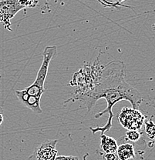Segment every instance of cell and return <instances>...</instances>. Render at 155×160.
<instances>
[{
    "label": "cell",
    "instance_id": "obj_1",
    "mask_svg": "<svg viewBox=\"0 0 155 160\" xmlns=\"http://www.w3.org/2000/svg\"><path fill=\"white\" fill-rule=\"evenodd\" d=\"M125 76L126 66L122 61H112L103 65L102 76L98 84L90 92L79 100L89 112L93 109L98 100L101 99L106 100V108L96 113L95 118L99 119L108 113L107 122L103 126L90 128L93 134L96 132L104 134L112 128L113 118L114 117L113 107L120 101H128L134 109H138L142 102L143 99L140 92L127 82Z\"/></svg>",
    "mask_w": 155,
    "mask_h": 160
},
{
    "label": "cell",
    "instance_id": "obj_2",
    "mask_svg": "<svg viewBox=\"0 0 155 160\" xmlns=\"http://www.w3.org/2000/svg\"><path fill=\"white\" fill-rule=\"evenodd\" d=\"M56 54V46H46L43 52V62L35 81L28 87L15 92L19 102L36 114H41L43 112L40 106V99L43 92L46 91L44 83L48 74L49 63Z\"/></svg>",
    "mask_w": 155,
    "mask_h": 160
},
{
    "label": "cell",
    "instance_id": "obj_3",
    "mask_svg": "<svg viewBox=\"0 0 155 160\" xmlns=\"http://www.w3.org/2000/svg\"><path fill=\"white\" fill-rule=\"evenodd\" d=\"M103 65L101 64L100 56L93 62H85L82 68L73 74L70 85L75 87L73 96L65 103L75 100L79 101L83 96L90 92L101 79Z\"/></svg>",
    "mask_w": 155,
    "mask_h": 160
},
{
    "label": "cell",
    "instance_id": "obj_4",
    "mask_svg": "<svg viewBox=\"0 0 155 160\" xmlns=\"http://www.w3.org/2000/svg\"><path fill=\"white\" fill-rule=\"evenodd\" d=\"M147 117L138 109L124 107L118 116L121 126L127 130H139L141 129Z\"/></svg>",
    "mask_w": 155,
    "mask_h": 160
},
{
    "label": "cell",
    "instance_id": "obj_5",
    "mask_svg": "<svg viewBox=\"0 0 155 160\" xmlns=\"http://www.w3.org/2000/svg\"><path fill=\"white\" fill-rule=\"evenodd\" d=\"M25 8L22 6L18 0H0V23L5 29L11 32V20L21 10Z\"/></svg>",
    "mask_w": 155,
    "mask_h": 160
},
{
    "label": "cell",
    "instance_id": "obj_6",
    "mask_svg": "<svg viewBox=\"0 0 155 160\" xmlns=\"http://www.w3.org/2000/svg\"><path fill=\"white\" fill-rule=\"evenodd\" d=\"M58 140H45L36 148L28 160H54L57 156Z\"/></svg>",
    "mask_w": 155,
    "mask_h": 160
},
{
    "label": "cell",
    "instance_id": "obj_7",
    "mask_svg": "<svg viewBox=\"0 0 155 160\" xmlns=\"http://www.w3.org/2000/svg\"><path fill=\"white\" fill-rule=\"evenodd\" d=\"M119 160H130L135 159L134 147L131 143L121 144L117 147L116 152Z\"/></svg>",
    "mask_w": 155,
    "mask_h": 160
},
{
    "label": "cell",
    "instance_id": "obj_8",
    "mask_svg": "<svg viewBox=\"0 0 155 160\" xmlns=\"http://www.w3.org/2000/svg\"><path fill=\"white\" fill-rule=\"evenodd\" d=\"M117 147V142L114 138L105 134L101 135V148L105 153L116 152Z\"/></svg>",
    "mask_w": 155,
    "mask_h": 160
},
{
    "label": "cell",
    "instance_id": "obj_9",
    "mask_svg": "<svg viewBox=\"0 0 155 160\" xmlns=\"http://www.w3.org/2000/svg\"><path fill=\"white\" fill-rule=\"evenodd\" d=\"M145 132L147 136L151 139H155V123L153 121V116H151L149 119L145 120Z\"/></svg>",
    "mask_w": 155,
    "mask_h": 160
},
{
    "label": "cell",
    "instance_id": "obj_10",
    "mask_svg": "<svg viewBox=\"0 0 155 160\" xmlns=\"http://www.w3.org/2000/svg\"><path fill=\"white\" fill-rule=\"evenodd\" d=\"M126 137L129 141L137 142L141 138V133L138 130H127L126 132Z\"/></svg>",
    "mask_w": 155,
    "mask_h": 160
},
{
    "label": "cell",
    "instance_id": "obj_11",
    "mask_svg": "<svg viewBox=\"0 0 155 160\" xmlns=\"http://www.w3.org/2000/svg\"><path fill=\"white\" fill-rule=\"evenodd\" d=\"M19 4L26 8H35L39 4V0H18Z\"/></svg>",
    "mask_w": 155,
    "mask_h": 160
},
{
    "label": "cell",
    "instance_id": "obj_12",
    "mask_svg": "<svg viewBox=\"0 0 155 160\" xmlns=\"http://www.w3.org/2000/svg\"><path fill=\"white\" fill-rule=\"evenodd\" d=\"M103 158H104L105 160H119V158H118L116 152L105 153Z\"/></svg>",
    "mask_w": 155,
    "mask_h": 160
},
{
    "label": "cell",
    "instance_id": "obj_13",
    "mask_svg": "<svg viewBox=\"0 0 155 160\" xmlns=\"http://www.w3.org/2000/svg\"><path fill=\"white\" fill-rule=\"evenodd\" d=\"M54 160H79V157L73 156H57Z\"/></svg>",
    "mask_w": 155,
    "mask_h": 160
},
{
    "label": "cell",
    "instance_id": "obj_14",
    "mask_svg": "<svg viewBox=\"0 0 155 160\" xmlns=\"http://www.w3.org/2000/svg\"><path fill=\"white\" fill-rule=\"evenodd\" d=\"M3 120H4V117H3V109L0 107V126L3 124Z\"/></svg>",
    "mask_w": 155,
    "mask_h": 160
},
{
    "label": "cell",
    "instance_id": "obj_15",
    "mask_svg": "<svg viewBox=\"0 0 155 160\" xmlns=\"http://www.w3.org/2000/svg\"><path fill=\"white\" fill-rule=\"evenodd\" d=\"M44 1H45V2H46V3H48V2H50V1H51V0H44Z\"/></svg>",
    "mask_w": 155,
    "mask_h": 160
},
{
    "label": "cell",
    "instance_id": "obj_16",
    "mask_svg": "<svg viewBox=\"0 0 155 160\" xmlns=\"http://www.w3.org/2000/svg\"><path fill=\"white\" fill-rule=\"evenodd\" d=\"M0 79H1V74H0Z\"/></svg>",
    "mask_w": 155,
    "mask_h": 160
}]
</instances>
